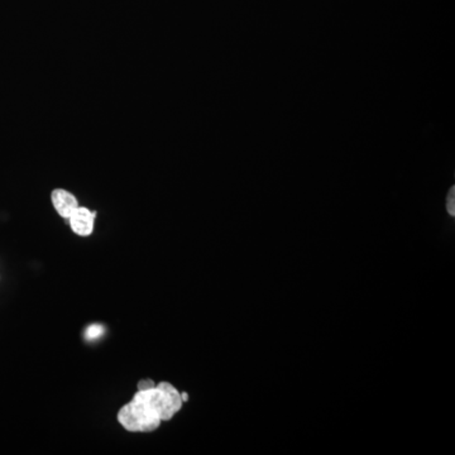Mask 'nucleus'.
Instances as JSON below:
<instances>
[{
  "mask_svg": "<svg viewBox=\"0 0 455 455\" xmlns=\"http://www.w3.org/2000/svg\"><path fill=\"white\" fill-rule=\"evenodd\" d=\"M116 420L124 430L134 434L156 432L161 427V417L138 392L118 411Z\"/></svg>",
  "mask_w": 455,
  "mask_h": 455,
  "instance_id": "1",
  "label": "nucleus"
},
{
  "mask_svg": "<svg viewBox=\"0 0 455 455\" xmlns=\"http://www.w3.org/2000/svg\"><path fill=\"white\" fill-rule=\"evenodd\" d=\"M139 395L156 410L162 421H170L182 409L181 392L170 382H160L147 390H138Z\"/></svg>",
  "mask_w": 455,
  "mask_h": 455,
  "instance_id": "2",
  "label": "nucleus"
},
{
  "mask_svg": "<svg viewBox=\"0 0 455 455\" xmlns=\"http://www.w3.org/2000/svg\"><path fill=\"white\" fill-rule=\"evenodd\" d=\"M95 220H97V213L87 207H81L80 205L74 213L70 215L67 221H69L70 228L74 234L87 238L94 233Z\"/></svg>",
  "mask_w": 455,
  "mask_h": 455,
  "instance_id": "3",
  "label": "nucleus"
},
{
  "mask_svg": "<svg viewBox=\"0 0 455 455\" xmlns=\"http://www.w3.org/2000/svg\"><path fill=\"white\" fill-rule=\"evenodd\" d=\"M51 202L56 213L65 220L69 219L70 215L80 207L77 197L66 189H55L51 192Z\"/></svg>",
  "mask_w": 455,
  "mask_h": 455,
  "instance_id": "4",
  "label": "nucleus"
},
{
  "mask_svg": "<svg viewBox=\"0 0 455 455\" xmlns=\"http://www.w3.org/2000/svg\"><path fill=\"white\" fill-rule=\"evenodd\" d=\"M103 334H104V328L100 327V325H92L90 328H87V339H98V338H100Z\"/></svg>",
  "mask_w": 455,
  "mask_h": 455,
  "instance_id": "5",
  "label": "nucleus"
},
{
  "mask_svg": "<svg viewBox=\"0 0 455 455\" xmlns=\"http://www.w3.org/2000/svg\"><path fill=\"white\" fill-rule=\"evenodd\" d=\"M455 189L451 187L449 191V195H448V199H446V208H448V213L454 216L455 215Z\"/></svg>",
  "mask_w": 455,
  "mask_h": 455,
  "instance_id": "6",
  "label": "nucleus"
},
{
  "mask_svg": "<svg viewBox=\"0 0 455 455\" xmlns=\"http://www.w3.org/2000/svg\"><path fill=\"white\" fill-rule=\"evenodd\" d=\"M156 385L153 380H141L138 383V390H147V388H150V387H153Z\"/></svg>",
  "mask_w": 455,
  "mask_h": 455,
  "instance_id": "7",
  "label": "nucleus"
}]
</instances>
